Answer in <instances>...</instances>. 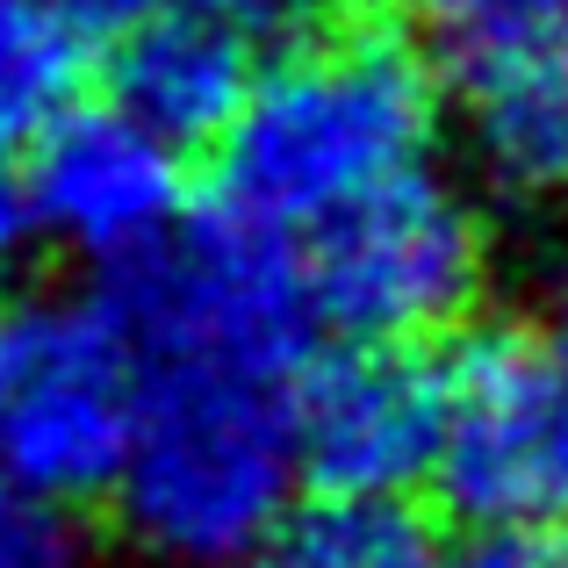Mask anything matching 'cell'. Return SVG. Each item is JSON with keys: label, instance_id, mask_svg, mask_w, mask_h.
<instances>
[{"label": "cell", "instance_id": "1", "mask_svg": "<svg viewBox=\"0 0 568 568\" xmlns=\"http://www.w3.org/2000/svg\"><path fill=\"white\" fill-rule=\"evenodd\" d=\"M446 123V72L396 14H332L260 65L237 123L216 138L209 202L310 237L353 194L425 166Z\"/></svg>", "mask_w": 568, "mask_h": 568}, {"label": "cell", "instance_id": "2", "mask_svg": "<svg viewBox=\"0 0 568 568\" xmlns=\"http://www.w3.org/2000/svg\"><path fill=\"white\" fill-rule=\"evenodd\" d=\"M303 483L288 382L223 361H144V410L115 483V526L159 568H237Z\"/></svg>", "mask_w": 568, "mask_h": 568}, {"label": "cell", "instance_id": "3", "mask_svg": "<svg viewBox=\"0 0 568 568\" xmlns=\"http://www.w3.org/2000/svg\"><path fill=\"white\" fill-rule=\"evenodd\" d=\"M94 288L115 303L144 361H223L295 382L332 332L310 288L303 237L231 216L223 202L144 245L138 260L101 266Z\"/></svg>", "mask_w": 568, "mask_h": 568}, {"label": "cell", "instance_id": "4", "mask_svg": "<svg viewBox=\"0 0 568 568\" xmlns=\"http://www.w3.org/2000/svg\"><path fill=\"white\" fill-rule=\"evenodd\" d=\"M144 410V353L101 288L8 310L0 468L58 504H109Z\"/></svg>", "mask_w": 568, "mask_h": 568}, {"label": "cell", "instance_id": "5", "mask_svg": "<svg viewBox=\"0 0 568 568\" xmlns=\"http://www.w3.org/2000/svg\"><path fill=\"white\" fill-rule=\"evenodd\" d=\"M303 252L338 338H454L489 288V223L432 159L332 209Z\"/></svg>", "mask_w": 568, "mask_h": 568}, {"label": "cell", "instance_id": "6", "mask_svg": "<svg viewBox=\"0 0 568 568\" xmlns=\"http://www.w3.org/2000/svg\"><path fill=\"white\" fill-rule=\"evenodd\" d=\"M432 497L460 526H568V361L540 324H460Z\"/></svg>", "mask_w": 568, "mask_h": 568}, {"label": "cell", "instance_id": "7", "mask_svg": "<svg viewBox=\"0 0 568 568\" xmlns=\"http://www.w3.org/2000/svg\"><path fill=\"white\" fill-rule=\"evenodd\" d=\"M310 497H403L446 439V353L432 338H346L288 382Z\"/></svg>", "mask_w": 568, "mask_h": 568}, {"label": "cell", "instance_id": "8", "mask_svg": "<svg viewBox=\"0 0 568 568\" xmlns=\"http://www.w3.org/2000/svg\"><path fill=\"white\" fill-rule=\"evenodd\" d=\"M29 194H37L43 245L101 266L138 260L166 231L187 223V152L144 130L130 109L72 101L51 130L22 152Z\"/></svg>", "mask_w": 568, "mask_h": 568}, {"label": "cell", "instance_id": "9", "mask_svg": "<svg viewBox=\"0 0 568 568\" xmlns=\"http://www.w3.org/2000/svg\"><path fill=\"white\" fill-rule=\"evenodd\" d=\"M454 94L460 152L475 181L518 209L568 194V43L547 29H511L497 43L439 58Z\"/></svg>", "mask_w": 568, "mask_h": 568}, {"label": "cell", "instance_id": "10", "mask_svg": "<svg viewBox=\"0 0 568 568\" xmlns=\"http://www.w3.org/2000/svg\"><path fill=\"white\" fill-rule=\"evenodd\" d=\"M252 43L260 37L231 14L166 0L152 22H138L123 43L101 51L109 58V101L181 152H216V138L237 123L252 80H260Z\"/></svg>", "mask_w": 568, "mask_h": 568}, {"label": "cell", "instance_id": "11", "mask_svg": "<svg viewBox=\"0 0 568 568\" xmlns=\"http://www.w3.org/2000/svg\"><path fill=\"white\" fill-rule=\"evenodd\" d=\"M439 526L410 497H310L237 568H439Z\"/></svg>", "mask_w": 568, "mask_h": 568}, {"label": "cell", "instance_id": "12", "mask_svg": "<svg viewBox=\"0 0 568 568\" xmlns=\"http://www.w3.org/2000/svg\"><path fill=\"white\" fill-rule=\"evenodd\" d=\"M87 43L43 0H0V159H22L80 101Z\"/></svg>", "mask_w": 568, "mask_h": 568}, {"label": "cell", "instance_id": "13", "mask_svg": "<svg viewBox=\"0 0 568 568\" xmlns=\"http://www.w3.org/2000/svg\"><path fill=\"white\" fill-rule=\"evenodd\" d=\"M0 568H94L80 504H58L0 468Z\"/></svg>", "mask_w": 568, "mask_h": 568}, {"label": "cell", "instance_id": "14", "mask_svg": "<svg viewBox=\"0 0 568 568\" xmlns=\"http://www.w3.org/2000/svg\"><path fill=\"white\" fill-rule=\"evenodd\" d=\"M417 14H425L432 37H439V58L497 43V37H511V29H540L532 0H417Z\"/></svg>", "mask_w": 568, "mask_h": 568}, {"label": "cell", "instance_id": "15", "mask_svg": "<svg viewBox=\"0 0 568 568\" xmlns=\"http://www.w3.org/2000/svg\"><path fill=\"white\" fill-rule=\"evenodd\" d=\"M439 568H568V526H475Z\"/></svg>", "mask_w": 568, "mask_h": 568}, {"label": "cell", "instance_id": "16", "mask_svg": "<svg viewBox=\"0 0 568 568\" xmlns=\"http://www.w3.org/2000/svg\"><path fill=\"white\" fill-rule=\"evenodd\" d=\"M37 252H43V223H37L29 173H22V159H0V281H14Z\"/></svg>", "mask_w": 568, "mask_h": 568}, {"label": "cell", "instance_id": "17", "mask_svg": "<svg viewBox=\"0 0 568 568\" xmlns=\"http://www.w3.org/2000/svg\"><path fill=\"white\" fill-rule=\"evenodd\" d=\"M43 8H51L87 51H109V43H123L138 22H152L166 0H43Z\"/></svg>", "mask_w": 568, "mask_h": 568}, {"label": "cell", "instance_id": "18", "mask_svg": "<svg viewBox=\"0 0 568 568\" xmlns=\"http://www.w3.org/2000/svg\"><path fill=\"white\" fill-rule=\"evenodd\" d=\"M194 8L231 14V22H245L252 37H266V29H295L310 14V0H194Z\"/></svg>", "mask_w": 568, "mask_h": 568}, {"label": "cell", "instance_id": "19", "mask_svg": "<svg viewBox=\"0 0 568 568\" xmlns=\"http://www.w3.org/2000/svg\"><path fill=\"white\" fill-rule=\"evenodd\" d=\"M532 324H540V338L568 361V252L555 266H547V281H540V310H532Z\"/></svg>", "mask_w": 568, "mask_h": 568}, {"label": "cell", "instance_id": "20", "mask_svg": "<svg viewBox=\"0 0 568 568\" xmlns=\"http://www.w3.org/2000/svg\"><path fill=\"white\" fill-rule=\"evenodd\" d=\"M532 14H540V29L555 43H568V0H532Z\"/></svg>", "mask_w": 568, "mask_h": 568}, {"label": "cell", "instance_id": "21", "mask_svg": "<svg viewBox=\"0 0 568 568\" xmlns=\"http://www.w3.org/2000/svg\"><path fill=\"white\" fill-rule=\"evenodd\" d=\"M338 14H403V8H417V0H332Z\"/></svg>", "mask_w": 568, "mask_h": 568}, {"label": "cell", "instance_id": "22", "mask_svg": "<svg viewBox=\"0 0 568 568\" xmlns=\"http://www.w3.org/2000/svg\"><path fill=\"white\" fill-rule=\"evenodd\" d=\"M0 375H8V317H0Z\"/></svg>", "mask_w": 568, "mask_h": 568}]
</instances>
